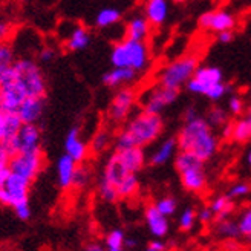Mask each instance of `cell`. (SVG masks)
Wrapping results in <instances>:
<instances>
[{"mask_svg": "<svg viewBox=\"0 0 251 251\" xmlns=\"http://www.w3.org/2000/svg\"><path fill=\"white\" fill-rule=\"evenodd\" d=\"M162 130H164V121L161 115H152L141 110L126 123L124 127L120 130L115 140V147L144 149L146 146L156 141Z\"/></svg>", "mask_w": 251, "mask_h": 251, "instance_id": "6da1fadb", "label": "cell"}, {"mask_svg": "<svg viewBox=\"0 0 251 251\" xmlns=\"http://www.w3.org/2000/svg\"><path fill=\"white\" fill-rule=\"evenodd\" d=\"M179 152H190L202 162L208 161L218 150V138L205 118L198 117L187 121L176 138Z\"/></svg>", "mask_w": 251, "mask_h": 251, "instance_id": "7a4b0ae2", "label": "cell"}, {"mask_svg": "<svg viewBox=\"0 0 251 251\" xmlns=\"http://www.w3.org/2000/svg\"><path fill=\"white\" fill-rule=\"evenodd\" d=\"M150 52L146 42H135L124 39L114 45L110 51V63L114 68L132 69L136 74L149 66Z\"/></svg>", "mask_w": 251, "mask_h": 251, "instance_id": "3957f363", "label": "cell"}, {"mask_svg": "<svg viewBox=\"0 0 251 251\" xmlns=\"http://www.w3.org/2000/svg\"><path fill=\"white\" fill-rule=\"evenodd\" d=\"M198 69V58L195 55H184L173 60L158 74V84L172 91H179L184 84L193 78Z\"/></svg>", "mask_w": 251, "mask_h": 251, "instance_id": "277c9868", "label": "cell"}, {"mask_svg": "<svg viewBox=\"0 0 251 251\" xmlns=\"http://www.w3.org/2000/svg\"><path fill=\"white\" fill-rule=\"evenodd\" d=\"M14 69L29 98H45L46 80L37 61L32 58H19L14 61Z\"/></svg>", "mask_w": 251, "mask_h": 251, "instance_id": "5b68a950", "label": "cell"}, {"mask_svg": "<svg viewBox=\"0 0 251 251\" xmlns=\"http://www.w3.org/2000/svg\"><path fill=\"white\" fill-rule=\"evenodd\" d=\"M43 164H45V156L40 149V150H35V152H29V153L14 155L9 161V170H11V173L19 175V176L32 182L35 179V176H39V173L42 172Z\"/></svg>", "mask_w": 251, "mask_h": 251, "instance_id": "8992f818", "label": "cell"}, {"mask_svg": "<svg viewBox=\"0 0 251 251\" xmlns=\"http://www.w3.org/2000/svg\"><path fill=\"white\" fill-rule=\"evenodd\" d=\"M179 97V91L166 89L159 84L147 89L141 97V107L143 112L152 115H161L162 110H166L169 106H172Z\"/></svg>", "mask_w": 251, "mask_h": 251, "instance_id": "52a82bcc", "label": "cell"}, {"mask_svg": "<svg viewBox=\"0 0 251 251\" xmlns=\"http://www.w3.org/2000/svg\"><path fill=\"white\" fill-rule=\"evenodd\" d=\"M29 187L31 182L28 179L11 173L5 187L0 188V205L14 208L20 204L29 202Z\"/></svg>", "mask_w": 251, "mask_h": 251, "instance_id": "ba28073f", "label": "cell"}, {"mask_svg": "<svg viewBox=\"0 0 251 251\" xmlns=\"http://www.w3.org/2000/svg\"><path fill=\"white\" fill-rule=\"evenodd\" d=\"M42 144V132L37 124H22L17 135L11 141L6 143V147L14 156L17 153H29L40 150Z\"/></svg>", "mask_w": 251, "mask_h": 251, "instance_id": "9c48e42d", "label": "cell"}, {"mask_svg": "<svg viewBox=\"0 0 251 251\" xmlns=\"http://www.w3.org/2000/svg\"><path fill=\"white\" fill-rule=\"evenodd\" d=\"M136 91L133 87H121V89L114 95L107 109V117L112 123H123L129 118L132 110L136 104Z\"/></svg>", "mask_w": 251, "mask_h": 251, "instance_id": "30bf717a", "label": "cell"}, {"mask_svg": "<svg viewBox=\"0 0 251 251\" xmlns=\"http://www.w3.org/2000/svg\"><path fill=\"white\" fill-rule=\"evenodd\" d=\"M199 26L207 31H215V32H222V31H233L236 19L230 11L225 9H213V11H205L199 16Z\"/></svg>", "mask_w": 251, "mask_h": 251, "instance_id": "8fae6325", "label": "cell"}, {"mask_svg": "<svg viewBox=\"0 0 251 251\" xmlns=\"http://www.w3.org/2000/svg\"><path fill=\"white\" fill-rule=\"evenodd\" d=\"M115 156L117 162L121 166V169L126 173L136 175L140 170H143L146 164V153L144 149L140 147H130V149H115L112 153Z\"/></svg>", "mask_w": 251, "mask_h": 251, "instance_id": "7c38bea8", "label": "cell"}, {"mask_svg": "<svg viewBox=\"0 0 251 251\" xmlns=\"http://www.w3.org/2000/svg\"><path fill=\"white\" fill-rule=\"evenodd\" d=\"M65 155L69 156L71 159H74L77 164H81V162L87 158V155H89V147H87V144L83 141L78 127H72L66 133Z\"/></svg>", "mask_w": 251, "mask_h": 251, "instance_id": "4fadbf2b", "label": "cell"}, {"mask_svg": "<svg viewBox=\"0 0 251 251\" xmlns=\"http://www.w3.org/2000/svg\"><path fill=\"white\" fill-rule=\"evenodd\" d=\"M144 221H146V225L153 237L156 239H162V237H166L169 230H170V224H169V218L162 216L161 213L155 208L153 204H150L146 207L144 210Z\"/></svg>", "mask_w": 251, "mask_h": 251, "instance_id": "5bb4252c", "label": "cell"}, {"mask_svg": "<svg viewBox=\"0 0 251 251\" xmlns=\"http://www.w3.org/2000/svg\"><path fill=\"white\" fill-rule=\"evenodd\" d=\"M45 98H26L17 109L16 115L22 124H37L43 115Z\"/></svg>", "mask_w": 251, "mask_h": 251, "instance_id": "9a60e30c", "label": "cell"}, {"mask_svg": "<svg viewBox=\"0 0 251 251\" xmlns=\"http://www.w3.org/2000/svg\"><path fill=\"white\" fill-rule=\"evenodd\" d=\"M77 166H78L77 162L66 155H61L58 158V161H57V182H58L60 188H63V190L72 188L74 175H75V170H77Z\"/></svg>", "mask_w": 251, "mask_h": 251, "instance_id": "2e32d148", "label": "cell"}, {"mask_svg": "<svg viewBox=\"0 0 251 251\" xmlns=\"http://www.w3.org/2000/svg\"><path fill=\"white\" fill-rule=\"evenodd\" d=\"M144 17L150 26H161L169 17V3L166 0H149L144 6Z\"/></svg>", "mask_w": 251, "mask_h": 251, "instance_id": "e0dca14e", "label": "cell"}, {"mask_svg": "<svg viewBox=\"0 0 251 251\" xmlns=\"http://www.w3.org/2000/svg\"><path fill=\"white\" fill-rule=\"evenodd\" d=\"M181 176V184L184 185L185 190L193 192V193H201L205 190L207 187V175L204 167H198L187 170L179 175Z\"/></svg>", "mask_w": 251, "mask_h": 251, "instance_id": "ac0fdd59", "label": "cell"}, {"mask_svg": "<svg viewBox=\"0 0 251 251\" xmlns=\"http://www.w3.org/2000/svg\"><path fill=\"white\" fill-rule=\"evenodd\" d=\"M178 143L176 138H167V140L162 141L155 150L153 153L150 155V164L152 166H164L167 161H170L178 152Z\"/></svg>", "mask_w": 251, "mask_h": 251, "instance_id": "d6986e66", "label": "cell"}, {"mask_svg": "<svg viewBox=\"0 0 251 251\" xmlns=\"http://www.w3.org/2000/svg\"><path fill=\"white\" fill-rule=\"evenodd\" d=\"M22 127V121L16 114H6L0 110V144H6L17 135Z\"/></svg>", "mask_w": 251, "mask_h": 251, "instance_id": "ffe728a7", "label": "cell"}, {"mask_svg": "<svg viewBox=\"0 0 251 251\" xmlns=\"http://www.w3.org/2000/svg\"><path fill=\"white\" fill-rule=\"evenodd\" d=\"M136 78V72L132 69H126V68H112L103 75V84L107 87H121L126 84L132 83Z\"/></svg>", "mask_w": 251, "mask_h": 251, "instance_id": "44dd1931", "label": "cell"}, {"mask_svg": "<svg viewBox=\"0 0 251 251\" xmlns=\"http://www.w3.org/2000/svg\"><path fill=\"white\" fill-rule=\"evenodd\" d=\"M150 34V23L144 16L132 17L126 25V39L135 42H144Z\"/></svg>", "mask_w": 251, "mask_h": 251, "instance_id": "7402d4cb", "label": "cell"}, {"mask_svg": "<svg viewBox=\"0 0 251 251\" xmlns=\"http://www.w3.org/2000/svg\"><path fill=\"white\" fill-rule=\"evenodd\" d=\"M66 49L71 52H77V51H83L87 46L91 45V32L89 29H86L81 25H77L66 37Z\"/></svg>", "mask_w": 251, "mask_h": 251, "instance_id": "603a6c76", "label": "cell"}, {"mask_svg": "<svg viewBox=\"0 0 251 251\" xmlns=\"http://www.w3.org/2000/svg\"><path fill=\"white\" fill-rule=\"evenodd\" d=\"M193 80H196L207 92L210 86L224 83V74L218 66H201V68L198 66L193 75Z\"/></svg>", "mask_w": 251, "mask_h": 251, "instance_id": "cb8c5ba5", "label": "cell"}, {"mask_svg": "<svg viewBox=\"0 0 251 251\" xmlns=\"http://www.w3.org/2000/svg\"><path fill=\"white\" fill-rule=\"evenodd\" d=\"M115 188H117L118 198H124V199L133 198L138 193V190H140V179H138L136 175L129 173L117 182Z\"/></svg>", "mask_w": 251, "mask_h": 251, "instance_id": "d4e9b609", "label": "cell"}, {"mask_svg": "<svg viewBox=\"0 0 251 251\" xmlns=\"http://www.w3.org/2000/svg\"><path fill=\"white\" fill-rule=\"evenodd\" d=\"M233 201L227 196V195H219L213 199V202L210 205L211 211L215 213V219L216 222H222V221H227L228 216L231 215L233 211Z\"/></svg>", "mask_w": 251, "mask_h": 251, "instance_id": "484cf974", "label": "cell"}, {"mask_svg": "<svg viewBox=\"0 0 251 251\" xmlns=\"http://www.w3.org/2000/svg\"><path fill=\"white\" fill-rule=\"evenodd\" d=\"M123 14L118 8H114V6H107V8H103L97 12L95 16V25L98 28H109V26H114L117 25L120 20H121Z\"/></svg>", "mask_w": 251, "mask_h": 251, "instance_id": "4316f807", "label": "cell"}, {"mask_svg": "<svg viewBox=\"0 0 251 251\" xmlns=\"http://www.w3.org/2000/svg\"><path fill=\"white\" fill-rule=\"evenodd\" d=\"M198 167H204V162L199 158H196L190 152H178L175 155V169L181 175L187 170L198 169Z\"/></svg>", "mask_w": 251, "mask_h": 251, "instance_id": "83f0119b", "label": "cell"}, {"mask_svg": "<svg viewBox=\"0 0 251 251\" xmlns=\"http://www.w3.org/2000/svg\"><path fill=\"white\" fill-rule=\"evenodd\" d=\"M94 178V172L89 166L86 164H78L77 166V170H75V175H74V182H72V187L77 188V190H83L87 185L91 184Z\"/></svg>", "mask_w": 251, "mask_h": 251, "instance_id": "f1b7e54d", "label": "cell"}, {"mask_svg": "<svg viewBox=\"0 0 251 251\" xmlns=\"http://www.w3.org/2000/svg\"><path fill=\"white\" fill-rule=\"evenodd\" d=\"M112 143V135L107 129L101 127L95 132V135L92 136V141H91V150L94 153H101L104 150L110 146Z\"/></svg>", "mask_w": 251, "mask_h": 251, "instance_id": "f546056e", "label": "cell"}, {"mask_svg": "<svg viewBox=\"0 0 251 251\" xmlns=\"http://www.w3.org/2000/svg\"><path fill=\"white\" fill-rule=\"evenodd\" d=\"M215 231H216L218 236L224 237V239H237V237L241 236L239 227H237V222L230 221V219L218 222Z\"/></svg>", "mask_w": 251, "mask_h": 251, "instance_id": "4dcf8cb0", "label": "cell"}, {"mask_svg": "<svg viewBox=\"0 0 251 251\" xmlns=\"http://www.w3.org/2000/svg\"><path fill=\"white\" fill-rule=\"evenodd\" d=\"M205 121L208 123L210 127H221V126L228 124V114L227 110L221 106H215L208 110L205 117Z\"/></svg>", "mask_w": 251, "mask_h": 251, "instance_id": "1f68e13d", "label": "cell"}, {"mask_svg": "<svg viewBox=\"0 0 251 251\" xmlns=\"http://www.w3.org/2000/svg\"><path fill=\"white\" fill-rule=\"evenodd\" d=\"M126 236L123 230L120 228H114V230H110L106 237H104V247L106 250H124V242H126Z\"/></svg>", "mask_w": 251, "mask_h": 251, "instance_id": "d6a6232c", "label": "cell"}, {"mask_svg": "<svg viewBox=\"0 0 251 251\" xmlns=\"http://www.w3.org/2000/svg\"><path fill=\"white\" fill-rule=\"evenodd\" d=\"M155 208L161 213L162 216H172L176 213V208H178V202H176V199L172 198V196H162L159 199L155 201Z\"/></svg>", "mask_w": 251, "mask_h": 251, "instance_id": "836d02e7", "label": "cell"}, {"mask_svg": "<svg viewBox=\"0 0 251 251\" xmlns=\"http://www.w3.org/2000/svg\"><path fill=\"white\" fill-rule=\"evenodd\" d=\"M251 138V124L245 118H239L233 124V140L234 141H248Z\"/></svg>", "mask_w": 251, "mask_h": 251, "instance_id": "e575fe53", "label": "cell"}, {"mask_svg": "<svg viewBox=\"0 0 251 251\" xmlns=\"http://www.w3.org/2000/svg\"><path fill=\"white\" fill-rule=\"evenodd\" d=\"M97 190H98V196L101 198L103 201H106V202H115V201L118 199L117 188L112 184L103 181V179H100Z\"/></svg>", "mask_w": 251, "mask_h": 251, "instance_id": "d590c367", "label": "cell"}, {"mask_svg": "<svg viewBox=\"0 0 251 251\" xmlns=\"http://www.w3.org/2000/svg\"><path fill=\"white\" fill-rule=\"evenodd\" d=\"M14 61H16V54H14L12 46L9 43L0 45V71L12 66Z\"/></svg>", "mask_w": 251, "mask_h": 251, "instance_id": "8d00e7d4", "label": "cell"}, {"mask_svg": "<svg viewBox=\"0 0 251 251\" xmlns=\"http://www.w3.org/2000/svg\"><path fill=\"white\" fill-rule=\"evenodd\" d=\"M196 222V211L193 208H185L179 216V228L182 231H190Z\"/></svg>", "mask_w": 251, "mask_h": 251, "instance_id": "74e56055", "label": "cell"}, {"mask_svg": "<svg viewBox=\"0 0 251 251\" xmlns=\"http://www.w3.org/2000/svg\"><path fill=\"white\" fill-rule=\"evenodd\" d=\"M230 91V87L225 84V83H218V84H213L210 86L207 92H205V97L211 101H219V100Z\"/></svg>", "mask_w": 251, "mask_h": 251, "instance_id": "f35d334b", "label": "cell"}, {"mask_svg": "<svg viewBox=\"0 0 251 251\" xmlns=\"http://www.w3.org/2000/svg\"><path fill=\"white\" fill-rule=\"evenodd\" d=\"M250 192H251V185L250 184H247V182H237V184L230 187L227 196L233 201V199H239V198L247 196Z\"/></svg>", "mask_w": 251, "mask_h": 251, "instance_id": "ab89813d", "label": "cell"}, {"mask_svg": "<svg viewBox=\"0 0 251 251\" xmlns=\"http://www.w3.org/2000/svg\"><path fill=\"white\" fill-rule=\"evenodd\" d=\"M237 227H239V233L245 237H251V208L245 210L239 221H237Z\"/></svg>", "mask_w": 251, "mask_h": 251, "instance_id": "60d3db41", "label": "cell"}, {"mask_svg": "<svg viewBox=\"0 0 251 251\" xmlns=\"http://www.w3.org/2000/svg\"><path fill=\"white\" fill-rule=\"evenodd\" d=\"M228 110L231 112L233 115H242L244 112V100L237 95L230 97L228 100Z\"/></svg>", "mask_w": 251, "mask_h": 251, "instance_id": "b9f144b4", "label": "cell"}, {"mask_svg": "<svg viewBox=\"0 0 251 251\" xmlns=\"http://www.w3.org/2000/svg\"><path fill=\"white\" fill-rule=\"evenodd\" d=\"M12 32V25L11 22H8L6 19L0 17V45L6 43V40L9 39V35Z\"/></svg>", "mask_w": 251, "mask_h": 251, "instance_id": "7bdbcfd3", "label": "cell"}, {"mask_svg": "<svg viewBox=\"0 0 251 251\" xmlns=\"http://www.w3.org/2000/svg\"><path fill=\"white\" fill-rule=\"evenodd\" d=\"M55 55H57L55 49L51 48V46H45V48H42L40 51H39V60L42 63H51L55 58Z\"/></svg>", "mask_w": 251, "mask_h": 251, "instance_id": "ee69618b", "label": "cell"}, {"mask_svg": "<svg viewBox=\"0 0 251 251\" xmlns=\"http://www.w3.org/2000/svg\"><path fill=\"white\" fill-rule=\"evenodd\" d=\"M14 213L16 216L22 221H28L31 218V205L29 202H25V204H20L17 207H14Z\"/></svg>", "mask_w": 251, "mask_h": 251, "instance_id": "f6af8a7d", "label": "cell"}, {"mask_svg": "<svg viewBox=\"0 0 251 251\" xmlns=\"http://www.w3.org/2000/svg\"><path fill=\"white\" fill-rule=\"evenodd\" d=\"M196 219L201 224H210L213 219H215V213L211 211L210 207H204V208L199 210V213H196Z\"/></svg>", "mask_w": 251, "mask_h": 251, "instance_id": "bcb514c9", "label": "cell"}, {"mask_svg": "<svg viewBox=\"0 0 251 251\" xmlns=\"http://www.w3.org/2000/svg\"><path fill=\"white\" fill-rule=\"evenodd\" d=\"M11 158H12V155H11V152L8 150L6 144H0V170L9 167Z\"/></svg>", "mask_w": 251, "mask_h": 251, "instance_id": "7dc6e473", "label": "cell"}, {"mask_svg": "<svg viewBox=\"0 0 251 251\" xmlns=\"http://www.w3.org/2000/svg\"><path fill=\"white\" fill-rule=\"evenodd\" d=\"M233 37H234L233 31H222V32L218 34V42L221 45H228V43L233 42Z\"/></svg>", "mask_w": 251, "mask_h": 251, "instance_id": "c3c4849f", "label": "cell"}, {"mask_svg": "<svg viewBox=\"0 0 251 251\" xmlns=\"http://www.w3.org/2000/svg\"><path fill=\"white\" fill-rule=\"evenodd\" d=\"M198 117H199V114H198V109L195 106H188L185 109V112H184V120H185V123L187 121H192V120H195Z\"/></svg>", "mask_w": 251, "mask_h": 251, "instance_id": "681fc988", "label": "cell"}, {"mask_svg": "<svg viewBox=\"0 0 251 251\" xmlns=\"http://www.w3.org/2000/svg\"><path fill=\"white\" fill-rule=\"evenodd\" d=\"M149 248H152L155 251H166L167 245H166V242L162 241V239H153V241H150Z\"/></svg>", "mask_w": 251, "mask_h": 251, "instance_id": "f907efd6", "label": "cell"}, {"mask_svg": "<svg viewBox=\"0 0 251 251\" xmlns=\"http://www.w3.org/2000/svg\"><path fill=\"white\" fill-rule=\"evenodd\" d=\"M84 251H107L106 247L103 244H100V242H91V244H87Z\"/></svg>", "mask_w": 251, "mask_h": 251, "instance_id": "816d5d0a", "label": "cell"}, {"mask_svg": "<svg viewBox=\"0 0 251 251\" xmlns=\"http://www.w3.org/2000/svg\"><path fill=\"white\" fill-rule=\"evenodd\" d=\"M222 138H224V140H228V138H233V124H231V123L225 124L224 127H222Z\"/></svg>", "mask_w": 251, "mask_h": 251, "instance_id": "f5cc1de1", "label": "cell"}, {"mask_svg": "<svg viewBox=\"0 0 251 251\" xmlns=\"http://www.w3.org/2000/svg\"><path fill=\"white\" fill-rule=\"evenodd\" d=\"M138 247V241L133 239V237H126V242H124V248H127V250H133Z\"/></svg>", "mask_w": 251, "mask_h": 251, "instance_id": "db71d44e", "label": "cell"}, {"mask_svg": "<svg viewBox=\"0 0 251 251\" xmlns=\"http://www.w3.org/2000/svg\"><path fill=\"white\" fill-rule=\"evenodd\" d=\"M245 120H247V121H248V123L251 124V106H250V107L247 109V115H245Z\"/></svg>", "mask_w": 251, "mask_h": 251, "instance_id": "11a10c76", "label": "cell"}, {"mask_svg": "<svg viewBox=\"0 0 251 251\" xmlns=\"http://www.w3.org/2000/svg\"><path fill=\"white\" fill-rule=\"evenodd\" d=\"M247 161H248V166H250V169H251V149H250V152H248Z\"/></svg>", "mask_w": 251, "mask_h": 251, "instance_id": "9f6ffc18", "label": "cell"}, {"mask_svg": "<svg viewBox=\"0 0 251 251\" xmlns=\"http://www.w3.org/2000/svg\"><path fill=\"white\" fill-rule=\"evenodd\" d=\"M144 251H155V250H152V248H149V247H147V248H146Z\"/></svg>", "mask_w": 251, "mask_h": 251, "instance_id": "6f0895ef", "label": "cell"}, {"mask_svg": "<svg viewBox=\"0 0 251 251\" xmlns=\"http://www.w3.org/2000/svg\"><path fill=\"white\" fill-rule=\"evenodd\" d=\"M109 251H126V250H109Z\"/></svg>", "mask_w": 251, "mask_h": 251, "instance_id": "680465c9", "label": "cell"}, {"mask_svg": "<svg viewBox=\"0 0 251 251\" xmlns=\"http://www.w3.org/2000/svg\"><path fill=\"white\" fill-rule=\"evenodd\" d=\"M0 106H2V95H0Z\"/></svg>", "mask_w": 251, "mask_h": 251, "instance_id": "91938a15", "label": "cell"}]
</instances>
